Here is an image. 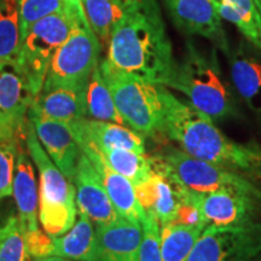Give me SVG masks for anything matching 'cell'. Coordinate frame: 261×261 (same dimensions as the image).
<instances>
[{"instance_id":"1","label":"cell","mask_w":261,"mask_h":261,"mask_svg":"<svg viewBox=\"0 0 261 261\" xmlns=\"http://www.w3.org/2000/svg\"><path fill=\"white\" fill-rule=\"evenodd\" d=\"M163 104L162 133L179 149L196 159L261 178V146L240 143L221 132L215 121L204 113L182 102L167 87L161 86Z\"/></svg>"},{"instance_id":"2","label":"cell","mask_w":261,"mask_h":261,"mask_svg":"<svg viewBox=\"0 0 261 261\" xmlns=\"http://www.w3.org/2000/svg\"><path fill=\"white\" fill-rule=\"evenodd\" d=\"M106 60L116 69L168 87L177 61L155 0L127 10L107 44Z\"/></svg>"},{"instance_id":"3","label":"cell","mask_w":261,"mask_h":261,"mask_svg":"<svg viewBox=\"0 0 261 261\" xmlns=\"http://www.w3.org/2000/svg\"><path fill=\"white\" fill-rule=\"evenodd\" d=\"M167 89L179 91L192 107L214 121L236 115V103L220 71L215 50L204 55L192 44H188L187 52L182 60L177 62Z\"/></svg>"},{"instance_id":"4","label":"cell","mask_w":261,"mask_h":261,"mask_svg":"<svg viewBox=\"0 0 261 261\" xmlns=\"http://www.w3.org/2000/svg\"><path fill=\"white\" fill-rule=\"evenodd\" d=\"M23 139L32 161L37 166L40 179L39 221L42 230L51 237L62 236L73 227L76 220L75 187L42 148L34 126L28 117L23 127Z\"/></svg>"},{"instance_id":"5","label":"cell","mask_w":261,"mask_h":261,"mask_svg":"<svg viewBox=\"0 0 261 261\" xmlns=\"http://www.w3.org/2000/svg\"><path fill=\"white\" fill-rule=\"evenodd\" d=\"M151 159L152 168L163 173L178 187L197 194L238 192L261 202V188L253 178L214 163L196 159L181 149L171 148Z\"/></svg>"},{"instance_id":"6","label":"cell","mask_w":261,"mask_h":261,"mask_svg":"<svg viewBox=\"0 0 261 261\" xmlns=\"http://www.w3.org/2000/svg\"><path fill=\"white\" fill-rule=\"evenodd\" d=\"M99 69L126 126L144 138L162 133L161 85L116 69L107 60L100 62Z\"/></svg>"},{"instance_id":"7","label":"cell","mask_w":261,"mask_h":261,"mask_svg":"<svg viewBox=\"0 0 261 261\" xmlns=\"http://www.w3.org/2000/svg\"><path fill=\"white\" fill-rule=\"evenodd\" d=\"M80 0H68L67 6L31 25L22 35L17 62L31 84L35 96L40 92L52 58L69 37L75 10Z\"/></svg>"},{"instance_id":"8","label":"cell","mask_w":261,"mask_h":261,"mask_svg":"<svg viewBox=\"0 0 261 261\" xmlns=\"http://www.w3.org/2000/svg\"><path fill=\"white\" fill-rule=\"evenodd\" d=\"M100 50L102 44L91 29L80 3L69 37L52 58L42 87L86 84L99 65Z\"/></svg>"},{"instance_id":"9","label":"cell","mask_w":261,"mask_h":261,"mask_svg":"<svg viewBox=\"0 0 261 261\" xmlns=\"http://www.w3.org/2000/svg\"><path fill=\"white\" fill-rule=\"evenodd\" d=\"M261 253V223L207 226L187 261H249Z\"/></svg>"},{"instance_id":"10","label":"cell","mask_w":261,"mask_h":261,"mask_svg":"<svg viewBox=\"0 0 261 261\" xmlns=\"http://www.w3.org/2000/svg\"><path fill=\"white\" fill-rule=\"evenodd\" d=\"M35 94L17 61H0V137L23 138Z\"/></svg>"},{"instance_id":"11","label":"cell","mask_w":261,"mask_h":261,"mask_svg":"<svg viewBox=\"0 0 261 261\" xmlns=\"http://www.w3.org/2000/svg\"><path fill=\"white\" fill-rule=\"evenodd\" d=\"M180 188V187H179ZM184 190L187 198L197 208L205 226H236L255 221L261 202L231 191L197 194Z\"/></svg>"},{"instance_id":"12","label":"cell","mask_w":261,"mask_h":261,"mask_svg":"<svg viewBox=\"0 0 261 261\" xmlns=\"http://www.w3.org/2000/svg\"><path fill=\"white\" fill-rule=\"evenodd\" d=\"M169 15L182 32L200 35L228 52L223 22L214 0H163Z\"/></svg>"},{"instance_id":"13","label":"cell","mask_w":261,"mask_h":261,"mask_svg":"<svg viewBox=\"0 0 261 261\" xmlns=\"http://www.w3.org/2000/svg\"><path fill=\"white\" fill-rule=\"evenodd\" d=\"M142 238V225L117 217L96 226L93 248L87 261H137Z\"/></svg>"},{"instance_id":"14","label":"cell","mask_w":261,"mask_h":261,"mask_svg":"<svg viewBox=\"0 0 261 261\" xmlns=\"http://www.w3.org/2000/svg\"><path fill=\"white\" fill-rule=\"evenodd\" d=\"M28 120L34 126L38 139L60 171L73 182L83 154L69 123L46 119L28 110Z\"/></svg>"},{"instance_id":"15","label":"cell","mask_w":261,"mask_h":261,"mask_svg":"<svg viewBox=\"0 0 261 261\" xmlns=\"http://www.w3.org/2000/svg\"><path fill=\"white\" fill-rule=\"evenodd\" d=\"M73 184L77 210L86 214L94 226L108 224L120 217L108 196L99 174L84 151L77 163Z\"/></svg>"},{"instance_id":"16","label":"cell","mask_w":261,"mask_h":261,"mask_svg":"<svg viewBox=\"0 0 261 261\" xmlns=\"http://www.w3.org/2000/svg\"><path fill=\"white\" fill-rule=\"evenodd\" d=\"M80 146L94 149H127L145 154L144 137L127 126L109 121L85 119L69 123Z\"/></svg>"},{"instance_id":"17","label":"cell","mask_w":261,"mask_h":261,"mask_svg":"<svg viewBox=\"0 0 261 261\" xmlns=\"http://www.w3.org/2000/svg\"><path fill=\"white\" fill-rule=\"evenodd\" d=\"M87 83L42 87L35 96L29 110L46 119L65 123L85 119L87 117Z\"/></svg>"},{"instance_id":"18","label":"cell","mask_w":261,"mask_h":261,"mask_svg":"<svg viewBox=\"0 0 261 261\" xmlns=\"http://www.w3.org/2000/svg\"><path fill=\"white\" fill-rule=\"evenodd\" d=\"M99 174L110 201L120 217L143 225L146 213L137 196L136 187L128 179L110 167L96 150L80 146Z\"/></svg>"},{"instance_id":"19","label":"cell","mask_w":261,"mask_h":261,"mask_svg":"<svg viewBox=\"0 0 261 261\" xmlns=\"http://www.w3.org/2000/svg\"><path fill=\"white\" fill-rule=\"evenodd\" d=\"M136 191L145 213L152 215L160 226L175 223L182 203L181 190L167 175L154 169L148 180L137 185Z\"/></svg>"},{"instance_id":"20","label":"cell","mask_w":261,"mask_h":261,"mask_svg":"<svg viewBox=\"0 0 261 261\" xmlns=\"http://www.w3.org/2000/svg\"><path fill=\"white\" fill-rule=\"evenodd\" d=\"M12 195L16 201L18 218L24 233H32L39 228V190L31 156L19 146L15 166Z\"/></svg>"},{"instance_id":"21","label":"cell","mask_w":261,"mask_h":261,"mask_svg":"<svg viewBox=\"0 0 261 261\" xmlns=\"http://www.w3.org/2000/svg\"><path fill=\"white\" fill-rule=\"evenodd\" d=\"M230 73L238 96L261 117V58L241 44L230 58Z\"/></svg>"},{"instance_id":"22","label":"cell","mask_w":261,"mask_h":261,"mask_svg":"<svg viewBox=\"0 0 261 261\" xmlns=\"http://www.w3.org/2000/svg\"><path fill=\"white\" fill-rule=\"evenodd\" d=\"M96 226L86 214L77 210L76 220L68 232L51 237L50 255L67 257L75 261H87L91 255Z\"/></svg>"},{"instance_id":"23","label":"cell","mask_w":261,"mask_h":261,"mask_svg":"<svg viewBox=\"0 0 261 261\" xmlns=\"http://www.w3.org/2000/svg\"><path fill=\"white\" fill-rule=\"evenodd\" d=\"M220 17L232 23L261 51V12L253 0H214Z\"/></svg>"},{"instance_id":"24","label":"cell","mask_w":261,"mask_h":261,"mask_svg":"<svg viewBox=\"0 0 261 261\" xmlns=\"http://www.w3.org/2000/svg\"><path fill=\"white\" fill-rule=\"evenodd\" d=\"M207 227L203 223H171L160 226L163 261H187L195 243Z\"/></svg>"},{"instance_id":"25","label":"cell","mask_w":261,"mask_h":261,"mask_svg":"<svg viewBox=\"0 0 261 261\" xmlns=\"http://www.w3.org/2000/svg\"><path fill=\"white\" fill-rule=\"evenodd\" d=\"M80 3L91 29L104 46L127 10L117 0H80Z\"/></svg>"},{"instance_id":"26","label":"cell","mask_w":261,"mask_h":261,"mask_svg":"<svg viewBox=\"0 0 261 261\" xmlns=\"http://www.w3.org/2000/svg\"><path fill=\"white\" fill-rule=\"evenodd\" d=\"M91 149L99 152L104 161L114 171L128 179L135 187L148 180L154 173L151 159L146 158L145 154H139L127 149Z\"/></svg>"},{"instance_id":"27","label":"cell","mask_w":261,"mask_h":261,"mask_svg":"<svg viewBox=\"0 0 261 261\" xmlns=\"http://www.w3.org/2000/svg\"><path fill=\"white\" fill-rule=\"evenodd\" d=\"M86 110L89 119L109 121L126 126L117 110L113 94L104 81L99 65L91 74L86 89Z\"/></svg>"},{"instance_id":"28","label":"cell","mask_w":261,"mask_h":261,"mask_svg":"<svg viewBox=\"0 0 261 261\" xmlns=\"http://www.w3.org/2000/svg\"><path fill=\"white\" fill-rule=\"evenodd\" d=\"M21 41L19 0H0V61H17Z\"/></svg>"},{"instance_id":"29","label":"cell","mask_w":261,"mask_h":261,"mask_svg":"<svg viewBox=\"0 0 261 261\" xmlns=\"http://www.w3.org/2000/svg\"><path fill=\"white\" fill-rule=\"evenodd\" d=\"M0 261H32L24 228L16 215L0 226Z\"/></svg>"},{"instance_id":"30","label":"cell","mask_w":261,"mask_h":261,"mask_svg":"<svg viewBox=\"0 0 261 261\" xmlns=\"http://www.w3.org/2000/svg\"><path fill=\"white\" fill-rule=\"evenodd\" d=\"M19 146L18 138L0 137V200L12 195V181Z\"/></svg>"},{"instance_id":"31","label":"cell","mask_w":261,"mask_h":261,"mask_svg":"<svg viewBox=\"0 0 261 261\" xmlns=\"http://www.w3.org/2000/svg\"><path fill=\"white\" fill-rule=\"evenodd\" d=\"M67 3L68 0H19L22 35L38 21L62 11Z\"/></svg>"},{"instance_id":"32","label":"cell","mask_w":261,"mask_h":261,"mask_svg":"<svg viewBox=\"0 0 261 261\" xmlns=\"http://www.w3.org/2000/svg\"><path fill=\"white\" fill-rule=\"evenodd\" d=\"M143 238L137 261H163L160 247V224L152 215L146 214L143 223Z\"/></svg>"},{"instance_id":"33","label":"cell","mask_w":261,"mask_h":261,"mask_svg":"<svg viewBox=\"0 0 261 261\" xmlns=\"http://www.w3.org/2000/svg\"><path fill=\"white\" fill-rule=\"evenodd\" d=\"M117 2H119L126 10H130L144 5L148 0H117Z\"/></svg>"},{"instance_id":"34","label":"cell","mask_w":261,"mask_h":261,"mask_svg":"<svg viewBox=\"0 0 261 261\" xmlns=\"http://www.w3.org/2000/svg\"><path fill=\"white\" fill-rule=\"evenodd\" d=\"M32 261H75L67 259V257L56 256V255H47V256H40V257H33Z\"/></svg>"},{"instance_id":"35","label":"cell","mask_w":261,"mask_h":261,"mask_svg":"<svg viewBox=\"0 0 261 261\" xmlns=\"http://www.w3.org/2000/svg\"><path fill=\"white\" fill-rule=\"evenodd\" d=\"M254 3H255V5L257 6V9L260 10V12H261V0H253Z\"/></svg>"},{"instance_id":"36","label":"cell","mask_w":261,"mask_h":261,"mask_svg":"<svg viewBox=\"0 0 261 261\" xmlns=\"http://www.w3.org/2000/svg\"><path fill=\"white\" fill-rule=\"evenodd\" d=\"M249 261H261V253L259 254V255H256L255 257H253V259H250Z\"/></svg>"}]
</instances>
